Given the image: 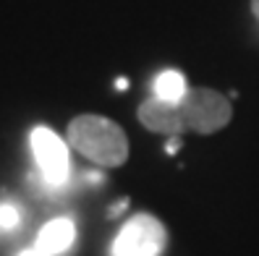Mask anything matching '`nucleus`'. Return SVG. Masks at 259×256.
Wrapping results in <instances>:
<instances>
[{
  "label": "nucleus",
  "mask_w": 259,
  "mask_h": 256,
  "mask_svg": "<svg viewBox=\"0 0 259 256\" xmlns=\"http://www.w3.org/2000/svg\"><path fill=\"white\" fill-rule=\"evenodd\" d=\"M233 115V108L220 92L212 89H189L186 97L170 105L157 97H152L139 105V120L142 126L167 133V136H178V133H215L228 126Z\"/></svg>",
  "instance_id": "1"
},
{
  "label": "nucleus",
  "mask_w": 259,
  "mask_h": 256,
  "mask_svg": "<svg viewBox=\"0 0 259 256\" xmlns=\"http://www.w3.org/2000/svg\"><path fill=\"white\" fill-rule=\"evenodd\" d=\"M68 144L105 168H118L128 157V139L123 128L102 115H79L68 126Z\"/></svg>",
  "instance_id": "2"
},
{
  "label": "nucleus",
  "mask_w": 259,
  "mask_h": 256,
  "mask_svg": "<svg viewBox=\"0 0 259 256\" xmlns=\"http://www.w3.org/2000/svg\"><path fill=\"white\" fill-rule=\"evenodd\" d=\"M165 240L167 233L157 217L136 215L115 235L110 256H160L165 248Z\"/></svg>",
  "instance_id": "3"
},
{
  "label": "nucleus",
  "mask_w": 259,
  "mask_h": 256,
  "mask_svg": "<svg viewBox=\"0 0 259 256\" xmlns=\"http://www.w3.org/2000/svg\"><path fill=\"white\" fill-rule=\"evenodd\" d=\"M32 152H34V162L45 178L48 186H63L68 180V168H71V160H68V146L66 141L58 136L55 131L37 126L32 131Z\"/></svg>",
  "instance_id": "4"
},
{
  "label": "nucleus",
  "mask_w": 259,
  "mask_h": 256,
  "mask_svg": "<svg viewBox=\"0 0 259 256\" xmlns=\"http://www.w3.org/2000/svg\"><path fill=\"white\" fill-rule=\"evenodd\" d=\"M76 238V228L68 217H60V220H53L48 222L45 228L39 230L37 235V251H42L45 256H55V253H63L71 248Z\"/></svg>",
  "instance_id": "5"
},
{
  "label": "nucleus",
  "mask_w": 259,
  "mask_h": 256,
  "mask_svg": "<svg viewBox=\"0 0 259 256\" xmlns=\"http://www.w3.org/2000/svg\"><path fill=\"white\" fill-rule=\"evenodd\" d=\"M186 92H189L186 79L181 76L178 71H162L160 76L155 79V97L162 99V102L176 105V102H181L186 97Z\"/></svg>",
  "instance_id": "6"
},
{
  "label": "nucleus",
  "mask_w": 259,
  "mask_h": 256,
  "mask_svg": "<svg viewBox=\"0 0 259 256\" xmlns=\"http://www.w3.org/2000/svg\"><path fill=\"white\" fill-rule=\"evenodd\" d=\"M21 220V212L13 204H0V230H13Z\"/></svg>",
  "instance_id": "7"
},
{
  "label": "nucleus",
  "mask_w": 259,
  "mask_h": 256,
  "mask_svg": "<svg viewBox=\"0 0 259 256\" xmlns=\"http://www.w3.org/2000/svg\"><path fill=\"white\" fill-rule=\"evenodd\" d=\"M126 207H128V201H126V199H123V201H118V204L113 207V217H115V215H120V212H123Z\"/></svg>",
  "instance_id": "8"
},
{
  "label": "nucleus",
  "mask_w": 259,
  "mask_h": 256,
  "mask_svg": "<svg viewBox=\"0 0 259 256\" xmlns=\"http://www.w3.org/2000/svg\"><path fill=\"white\" fill-rule=\"evenodd\" d=\"M178 146H181V144H178V139L173 136V139H170V144H167V146H165V152H167V155H170V152H176V149H178Z\"/></svg>",
  "instance_id": "9"
},
{
  "label": "nucleus",
  "mask_w": 259,
  "mask_h": 256,
  "mask_svg": "<svg viewBox=\"0 0 259 256\" xmlns=\"http://www.w3.org/2000/svg\"><path fill=\"white\" fill-rule=\"evenodd\" d=\"M115 89H120V92H123V89H128V81H126V79H118V81H115Z\"/></svg>",
  "instance_id": "10"
},
{
  "label": "nucleus",
  "mask_w": 259,
  "mask_h": 256,
  "mask_svg": "<svg viewBox=\"0 0 259 256\" xmlns=\"http://www.w3.org/2000/svg\"><path fill=\"white\" fill-rule=\"evenodd\" d=\"M21 256H45L42 251H37V248H29V251H24Z\"/></svg>",
  "instance_id": "11"
},
{
  "label": "nucleus",
  "mask_w": 259,
  "mask_h": 256,
  "mask_svg": "<svg viewBox=\"0 0 259 256\" xmlns=\"http://www.w3.org/2000/svg\"><path fill=\"white\" fill-rule=\"evenodd\" d=\"M251 11H254V16L259 19V0H251Z\"/></svg>",
  "instance_id": "12"
}]
</instances>
